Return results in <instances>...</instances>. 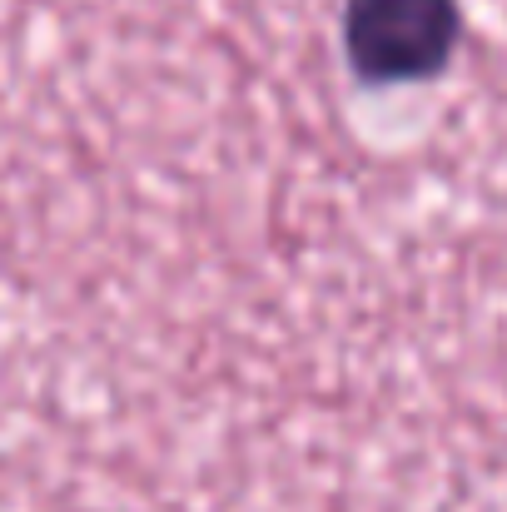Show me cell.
<instances>
[{
    "instance_id": "1",
    "label": "cell",
    "mask_w": 507,
    "mask_h": 512,
    "mask_svg": "<svg viewBox=\"0 0 507 512\" xmlns=\"http://www.w3.org/2000/svg\"><path fill=\"white\" fill-rule=\"evenodd\" d=\"M463 40L458 0H348L343 55L363 85L433 80Z\"/></svg>"
}]
</instances>
